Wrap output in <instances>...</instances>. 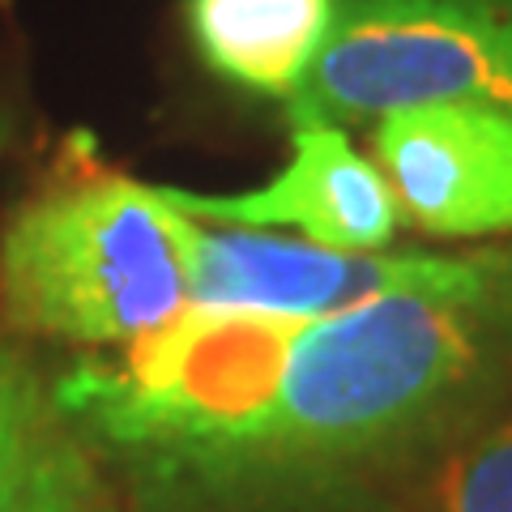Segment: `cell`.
<instances>
[{"label":"cell","instance_id":"cell-1","mask_svg":"<svg viewBox=\"0 0 512 512\" xmlns=\"http://www.w3.org/2000/svg\"><path fill=\"white\" fill-rule=\"evenodd\" d=\"M508 384L512 252H478L444 282L299 320L274 389L231 431L103 461L116 483L372 504L491 419Z\"/></svg>","mask_w":512,"mask_h":512},{"label":"cell","instance_id":"cell-2","mask_svg":"<svg viewBox=\"0 0 512 512\" xmlns=\"http://www.w3.org/2000/svg\"><path fill=\"white\" fill-rule=\"evenodd\" d=\"M188 308L171 210L154 184L69 163L0 222V329L128 346Z\"/></svg>","mask_w":512,"mask_h":512},{"label":"cell","instance_id":"cell-3","mask_svg":"<svg viewBox=\"0 0 512 512\" xmlns=\"http://www.w3.org/2000/svg\"><path fill=\"white\" fill-rule=\"evenodd\" d=\"M470 103L512 116V0H338L286 120L359 124L397 107Z\"/></svg>","mask_w":512,"mask_h":512},{"label":"cell","instance_id":"cell-4","mask_svg":"<svg viewBox=\"0 0 512 512\" xmlns=\"http://www.w3.org/2000/svg\"><path fill=\"white\" fill-rule=\"evenodd\" d=\"M184 291L197 308H239L291 320H320L406 286L444 282L470 256L431 252H346L299 235L218 227L171 210Z\"/></svg>","mask_w":512,"mask_h":512},{"label":"cell","instance_id":"cell-5","mask_svg":"<svg viewBox=\"0 0 512 512\" xmlns=\"http://www.w3.org/2000/svg\"><path fill=\"white\" fill-rule=\"evenodd\" d=\"M167 210L218 222V227L252 231H295L299 239L346 252H384L397 239L393 188L376 167V158L359 154L342 124L329 120H291V158L274 180L239 192H192L154 184Z\"/></svg>","mask_w":512,"mask_h":512},{"label":"cell","instance_id":"cell-6","mask_svg":"<svg viewBox=\"0 0 512 512\" xmlns=\"http://www.w3.org/2000/svg\"><path fill=\"white\" fill-rule=\"evenodd\" d=\"M372 158L397 214L436 239L512 235V116L470 103L397 107L376 120Z\"/></svg>","mask_w":512,"mask_h":512},{"label":"cell","instance_id":"cell-7","mask_svg":"<svg viewBox=\"0 0 512 512\" xmlns=\"http://www.w3.org/2000/svg\"><path fill=\"white\" fill-rule=\"evenodd\" d=\"M99 448L69 419L56 380L18 338H0V512H116Z\"/></svg>","mask_w":512,"mask_h":512},{"label":"cell","instance_id":"cell-8","mask_svg":"<svg viewBox=\"0 0 512 512\" xmlns=\"http://www.w3.org/2000/svg\"><path fill=\"white\" fill-rule=\"evenodd\" d=\"M338 0H184L188 39L222 82L291 99L333 30Z\"/></svg>","mask_w":512,"mask_h":512},{"label":"cell","instance_id":"cell-9","mask_svg":"<svg viewBox=\"0 0 512 512\" xmlns=\"http://www.w3.org/2000/svg\"><path fill=\"white\" fill-rule=\"evenodd\" d=\"M427 512H512V414H491L427 466Z\"/></svg>","mask_w":512,"mask_h":512},{"label":"cell","instance_id":"cell-10","mask_svg":"<svg viewBox=\"0 0 512 512\" xmlns=\"http://www.w3.org/2000/svg\"><path fill=\"white\" fill-rule=\"evenodd\" d=\"M9 133H13V120H9L5 103H0V154H5V146H9Z\"/></svg>","mask_w":512,"mask_h":512}]
</instances>
